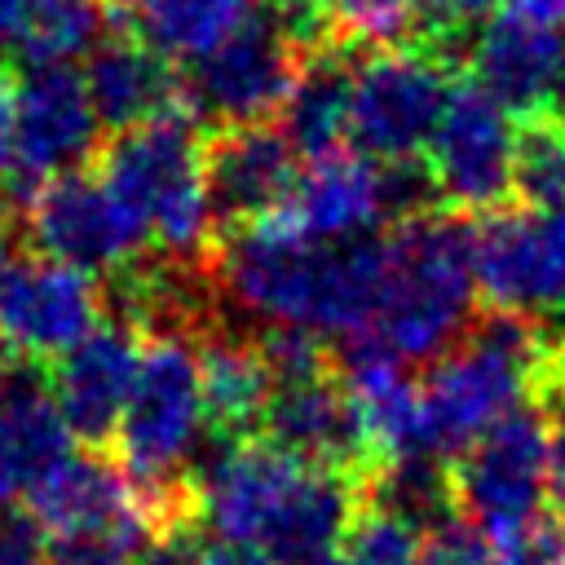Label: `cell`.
I'll return each mask as SVG.
<instances>
[{"instance_id": "6da1fadb", "label": "cell", "mask_w": 565, "mask_h": 565, "mask_svg": "<svg viewBox=\"0 0 565 565\" xmlns=\"http://www.w3.org/2000/svg\"><path fill=\"white\" fill-rule=\"evenodd\" d=\"M190 512L216 543L256 547L274 565H322L358 521V477L269 441H230L199 463Z\"/></svg>"}, {"instance_id": "7a4b0ae2", "label": "cell", "mask_w": 565, "mask_h": 565, "mask_svg": "<svg viewBox=\"0 0 565 565\" xmlns=\"http://www.w3.org/2000/svg\"><path fill=\"white\" fill-rule=\"evenodd\" d=\"M221 291L269 331H305L318 340H358L371 331L384 234L353 243H300L269 225L234 230L221 247Z\"/></svg>"}, {"instance_id": "3957f363", "label": "cell", "mask_w": 565, "mask_h": 565, "mask_svg": "<svg viewBox=\"0 0 565 565\" xmlns=\"http://www.w3.org/2000/svg\"><path fill=\"white\" fill-rule=\"evenodd\" d=\"M477 305L472 225L415 212L384 234V278L371 318V340L397 362H437L468 331Z\"/></svg>"}, {"instance_id": "277c9868", "label": "cell", "mask_w": 565, "mask_h": 565, "mask_svg": "<svg viewBox=\"0 0 565 565\" xmlns=\"http://www.w3.org/2000/svg\"><path fill=\"white\" fill-rule=\"evenodd\" d=\"M547 375H552V353L539 340L534 322L494 313L468 327L463 340L446 349L419 380L428 459L446 463L463 455L499 419L530 406L525 397L543 388Z\"/></svg>"}, {"instance_id": "5b68a950", "label": "cell", "mask_w": 565, "mask_h": 565, "mask_svg": "<svg viewBox=\"0 0 565 565\" xmlns=\"http://www.w3.org/2000/svg\"><path fill=\"white\" fill-rule=\"evenodd\" d=\"M203 437H207V406H203L199 349L177 327H163L141 344L137 380L115 428L119 468L150 499L163 525L185 521L181 477L199 463Z\"/></svg>"}, {"instance_id": "8992f818", "label": "cell", "mask_w": 565, "mask_h": 565, "mask_svg": "<svg viewBox=\"0 0 565 565\" xmlns=\"http://www.w3.org/2000/svg\"><path fill=\"white\" fill-rule=\"evenodd\" d=\"M199 119L177 106L141 128H128L110 141L102 159V181L141 225L146 243L163 247L172 260H194L216 234L207 203Z\"/></svg>"}, {"instance_id": "52a82bcc", "label": "cell", "mask_w": 565, "mask_h": 565, "mask_svg": "<svg viewBox=\"0 0 565 565\" xmlns=\"http://www.w3.org/2000/svg\"><path fill=\"white\" fill-rule=\"evenodd\" d=\"M424 194H433L424 168H384L358 150H331L322 159H309L278 212L256 225H269L300 243H353L380 234L388 216L402 221L424 212Z\"/></svg>"}, {"instance_id": "ba28073f", "label": "cell", "mask_w": 565, "mask_h": 565, "mask_svg": "<svg viewBox=\"0 0 565 565\" xmlns=\"http://www.w3.org/2000/svg\"><path fill=\"white\" fill-rule=\"evenodd\" d=\"M97 110L79 71L26 66L13 79L9 128L0 141V194L31 199L44 181L79 172L97 146Z\"/></svg>"}, {"instance_id": "9c48e42d", "label": "cell", "mask_w": 565, "mask_h": 565, "mask_svg": "<svg viewBox=\"0 0 565 565\" xmlns=\"http://www.w3.org/2000/svg\"><path fill=\"white\" fill-rule=\"evenodd\" d=\"M450 97L446 62L433 49H375L353 66V93H349V141L358 154L402 168L411 163Z\"/></svg>"}, {"instance_id": "30bf717a", "label": "cell", "mask_w": 565, "mask_h": 565, "mask_svg": "<svg viewBox=\"0 0 565 565\" xmlns=\"http://www.w3.org/2000/svg\"><path fill=\"white\" fill-rule=\"evenodd\" d=\"M446 481L450 508L490 543L534 521L547 499V415L539 406L512 411L455 455Z\"/></svg>"}, {"instance_id": "8fae6325", "label": "cell", "mask_w": 565, "mask_h": 565, "mask_svg": "<svg viewBox=\"0 0 565 565\" xmlns=\"http://www.w3.org/2000/svg\"><path fill=\"white\" fill-rule=\"evenodd\" d=\"M477 296L508 318L565 313V212L494 207L472 225Z\"/></svg>"}, {"instance_id": "7c38bea8", "label": "cell", "mask_w": 565, "mask_h": 565, "mask_svg": "<svg viewBox=\"0 0 565 565\" xmlns=\"http://www.w3.org/2000/svg\"><path fill=\"white\" fill-rule=\"evenodd\" d=\"M300 71V40L278 22L274 9H260L234 40L185 66L181 102L194 119L221 128H252L282 110Z\"/></svg>"}, {"instance_id": "4fadbf2b", "label": "cell", "mask_w": 565, "mask_h": 565, "mask_svg": "<svg viewBox=\"0 0 565 565\" xmlns=\"http://www.w3.org/2000/svg\"><path fill=\"white\" fill-rule=\"evenodd\" d=\"M512 115L472 79L450 84L441 119L424 146V177L459 212H494L512 194Z\"/></svg>"}, {"instance_id": "5bb4252c", "label": "cell", "mask_w": 565, "mask_h": 565, "mask_svg": "<svg viewBox=\"0 0 565 565\" xmlns=\"http://www.w3.org/2000/svg\"><path fill=\"white\" fill-rule=\"evenodd\" d=\"M26 234L40 256L71 265L88 278H124V269L150 247L128 207L93 172H66L44 181L26 199Z\"/></svg>"}, {"instance_id": "9a60e30c", "label": "cell", "mask_w": 565, "mask_h": 565, "mask_svg": "<svg viewBox=\"0 0 565 565\" xmlns=\"http://www.w3.org/2000/svg\"><path fill=\"white\" fill-rule=\"evenodd\" d=\"M106 322V291L97 278L49 256H18L0 278V349L18 362H57Z\"/></svg>"}, {"instance_id": "2e32d148", "label": "cell", "mask_w": 565, "mask_h": 565, "mask_svg": "<svg viewBox=\"0 0 565 565\" xmlns=\"http://www.w3.org/2000/svg\"><path fill=\"white\" fill-rule=\"evenodd\" d=\"M340 384L362 428L366 468H393L428 459L424 446V397L419 380H411L406 362H397L371 335L340 344ZM437 463V459H428Z\"/></svg>"}, {"instance_id": "e0dca14e", "label": "cell", "mask_w": 565, "mask_h": 565, "mask_svg": "<svg viewBox=\"0 0 565 565\" xmlns=\"http://www.w3.org/2000/svg\"><path fill=\"white\" fill-rule=\"evenodd\" d=\"M137 362H141V340L128 318H106L93 335H84L71 353L53 362L49 393L75 437L84 441L115 437L137 380Z\"/></svg>"}, {"instance_id": "ac0fdd59", "label": "cell", "mask_w": 565, "mask_h": 565, "mask_svg": "<svg viewBox=\"0 0 565 565\" xmlns=\"http://www.w3.org/2000/svg\"><path fill=\"white\" fill-rule=\"evenodd\" d=\"M260 433L274 450L313 463V468H335V472H358L366 468V446L358 415L349 406V393L340 375L313 371L296 380H274Z\"/></svg>"}, {"instance_id": "d6986e66", "label": "cell", "mask_w": 565, "mask_h": 565, "mask_svg": "<svg viewBox=\"0 0 565 565\" xmlns=\"http://www.w3.org/2000/svg\"><path fill=\"white\" fill-rule=\"evenodd\" d=\"M71 455L75 433L66 428L49 380L26 362L0 371V503H26Z\"/></svg>"}, {"instance_id": "ffe728a7", "label": "cell", "mask_w": 565, "mask_h": 565, "mask_svg": "<svg viewBox=\"0 0 565 565\" xmlns=\"http://www.w3.org/2000/svg\"><path fill=\"white\" fill-rule=\"evenodd\" d=\"M296 150L278 128L252 124V128H225L203 150V177H207V203L216 225L247 230L278 212L296 181Z\"/></svg>"}, {"instance_id": "44dd1931", "label": "cell", "mask_w": 565, "mask_h": 565, "mask_svg": "<svg viewBox=\"0 0 565 565\" xmlns=\"http://www.w3.org/2000/svg\"><path fill=\"white\" fill-rule=\"evenodd\" d=\"M565 66V31L494 18L472 40V84L486 88L508 115H552Z\"/></svg>"}, {"instance_id": "7402d4cb", "label": "cell", "mask_w": 565, "mask_h": 565, "mask_svg": "<svg viewBox=\"0 0 565 565\" xmlns=\"http://www.w3.org/2000/svg\"><path fill=\"white\" fill-rule=\"evenodd\" d=\"M97 119L115 132L141 128L181 106V84L172 79L168 62L150 53L137 35H102L79 71Z\"/></svg>"}, {"instance_id": "603a6c76", "label": "cell", "mask_w": 565, "mask_h": 565, "mask_svg": "<svg viewBox=\"0 0 565 565\" xmlns=\"http://www.w3.org/2000/svg\"><path fill=\"white\" fill-rule=\"evenodd\" d=\"M31 516L40 521V530L53 534H71V530H93V525H115L128 516H154L150 499L128 481V472L110 459L97 455H71L31 499H26ZM163 525V521H159Z\"/></svg>"}, {"instance_id": "cb8c5ba5", "label": "cell", "mask_w": 565, "mask_h": 565, "mask_svg": "<svg viewBox=\"0 0 565 565\" xmlns=\"http://www.w3.org/2000/svg\"><path fill=\"white\" fill-rule=\"evenodd\" d=\"M256 13L260 0H124L128 35H137L163 62L181 66H194L234 40Z\"/></svg>"}, {"instance_id": "d4e9b609", "label": "cell", "mask_w": 565, "mask_h": 565, "mask_svg": "<svg viewBox=\"0 0 565 565\" xmlns=\"http://www.w3.org/2000/svg\"><path fill=\"white\" fill-rule=\"evenodd\" d=\"M349 93H353V66L344 53L327 49L309 62H300L296 84L278 110V132L296 150V159H322L331 150H344L349 137Z\"/></svg>"}, {"instance_id": "484cf974", "label": "cell", "mask_w": 565, "mask_h": 565, "mask_svg": "<svg viewBox=\"0 0 565 565\" xmlns=\"http://www.w3.org/2000/svg\"><path fill=\"white\" fill-rule=\"evenodd\" d=\"M199 375H203V406L207 428L238 441L247 428H260L274 371L265 362V349L238 335H216L199 349Z\"/></svg>"}, {"instance_id": "4316f807", "label": "cell", "mask_w": 565, "mask_h": 565, "mask_svg": "<svg viewBox=\"0 0 565 565\" xmlns=\"http://www.w3.org/2000/svg\"><path fill=\"white\" fill-rule=\"evenodd\" d=\"M512 190L525 207L565 212V115H534L516 132Z\"/></svg>"}, {"instance_id": "83f0119b", "label": "cell", "mask_w": 565, "mask_h": 565, "mask_svg": "<svg viewBox=\"0 0 565 565\" xmlns=\"http://www.w3.org/2000/svg\"><path fill=\"white\" fill-rule=\"evenodd\" d=\"M163 525L154 516H128L115 525L71 530L49 539V565H141Z\"/></svg>"}, {"instance_id": "f1b7e54d", "label": "cell", "mask_w": 565, "mask_h": 565, "mask_svg": "<svg viewBox=\"0 0 565 565\" xmlns=\"http://www.w3.org/2000/svg\"><path fill=\"white\" fill-rule=\"evenodd\" d=\"M419 22V0H327V31L344 44L397 49Z\"/></svg>"}, {"instance_id": "f546056e", "label": "cell", "mask_w": 565, "mask_h": 565, "mask_svg": "<svg viewBox=\"0 0 565 565\" xmlns=\"http://www.w3.org/2000/svg\"><path fill=\"white\" fill-rule=\"evenodd\" d=\"M419 543H424V530H415L411 521L384 508H371V512H358L353 530L335 552V565H415Z\"/></svg>"}, {"instance_id": "4dcf8cb0", "label": "cell", "mask_w": 565, "mask_h": 565, "mask_svg": "<svg viewBox=\"0 0 565 565\" xmlns=\"http://www.w3.org/2000/svg\"><path fill=\"white\" fill-rule=\"evenodd\" d=\"M499 565H565V512H539L512 534L494 539Z\"/></svg>"}, {"instance_id": "1f68e13d", "label": "cell", "mask_w": 565, "mask_h": 565, "mask_svg": "<svg viewBox=\"0 0 565 565\" xmlns=\"http://www.w3.org/2000/svg\"><path fill=\"white\" fill-rule=\"evenodd\" d=\"M415 565H499V561H494V543L481 530H472L468 521H441L424 534Z\"/></svg>"}, {"instance_id": "d6a6232c", "label": "cell", "mask_w": 565, "mask_h": 565, "mask_svg": "<svg viewBox=\"0 0 565 565\" xmlns=\"http://www.w3.org/2000/svg\"><path fill=\"white\" fill-rule=\"evenodd\" d=\"M0 565H49V534L31 512L0 516Z\"/></svg>"}, {"instance_id": "836d02e7", "label": "cell", "mask_w": 565, "mask_h": 565, "mask_svg": "<svg viewBox=\"0 0 565 565\" xmlns=\"http://www.w3.org/2000/svg\"><path fill=\"white\" fill-rule=\"evenodd\" d=\"M556 393H561L556 411L547 415V499L556 512H565V388H556Z\"/></svg>"}, {"instance_id": "e575fe53", "label": "cell", "mask_w": 565, "mask_h": 565, "mask_svg": "<svg viewBox=\"0 0 565 565\" xmlns=\"http://www.w3.org/2000/svg\"><path fill=\"white\" fill-rule=\"evenodd\" d=\"M494 0H419V18L433 31H463L490 13Z\"/></svg>"}, {"instance_id": "d590c367", "label": "cell", "mask_w": 565, "mask_h": 565, "mask_svg": "<svg viewBox=\"0 0 565 565\" xmlns=\"http://www.w3.org/2000/svg\"><path fill=\"white\" fill-rule=\"evenodd\" d=\"M278 13V22L305 44L318 40V31H327V0H274L269 4Z\"/></svg>"}, {"instance_id": "8d00e7d4", "label": "cell", "mask_w": 565, "mask_h": 565, "mask_svg": "<svg viewBox=\"0 0 565 565\" xmlns=\"http://www.w3.org/2000/svg\"><path fill=\"white\" fill-rule=\"evenodd\" d=\"M35 9H40V0H0V53L18 57V49L35 22Z\"/></svg>"}, {"instance_id": "74e56055", "label": "cell", "mask_w": 565, "mask_h": 565, "mask_svg": "<svg viewBox=\"0 0 565 565\" xmlns=\"http://www.w3.org/2000/svg\"><path fill=\"white\" fill-rule=\"evenodd\" d=\"M503 18L543 31H565V0H503Z\"/></svg>"}, {"instance_id": "f35d334b", "label": "cell", "mask_w": 565, "mask_h": 565, "mask_svg": "<svg viewBox=\"0 0 565 565\" xmlns=\"http://www.w3.org/2000/svg\"><path fill=\"white\" fill-rule=\"evenodd\" d=\"M199 565H274L265 552L256 547H238V543H203L199 547Z\"/></svg>"}, {"instance_id": "ab89813d", "label": "cell", "mask_w": 565, "mask_h": 565, "mask_svg": "<svg viewBox=\"0 0 565 565\" xmlns=\"http://www.w3.org/2000/svg\"><path fill=\"white\" fill-rule=\"evenodd\" d=\"M13 265H18V238H13V234H9V225L0 221V278H4Z\"/></svg>"}, {"instance_id": "60d3db41", "label": "cell", "mask_w": 565, "mask_h": 565, "mask_svg": "<svg viewBox=\"0 0 565 565\" xmlns=\"http://www.w3.org/2000/svg\"><path fill=\"white\" fill-rule=\"evenodd\" d=\"M552 384L565 388V335H561V349L552 353Z\"/></svg>"}]
</instances>
